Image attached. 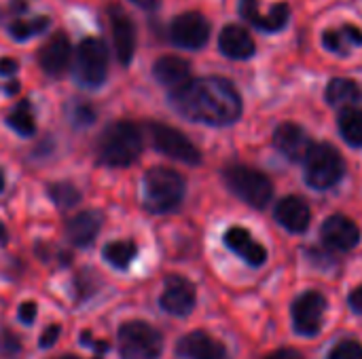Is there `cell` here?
Returning <instances> with one entry per match:
<instances>
[{"instance_id":"cell-1","label":"cell","mask_w":362,"mask_h":359,"mask_svg":"<svg viewBox=\"0 0 362 359\" xmlns=\"http://www.w3.org/2000/svg\"><path fill=\"white\" fill-rule=\"evenodd\" d=\"M172 104L182 116L206 125H231L242 114V97L223 76L191 78L172 91Z\"/></svg>"},{"instance_id":"cell-2","label":"cell","mask_w":362,"mask_h":359,"mask_svg":"<svg viewBox=\"0 0 362 359\" xmlns=\"http://www.w3.org/2000/svg\"><path fill=\"white\" fill-rule=\"evenodd\" d=\"M142 150V133L129 121L110 123L98 140V161L108 167L132 165Z\"/></svg>"},{"instance_id":"cell-3","label":"cell","mask_w":362,"mask_h":359,"mask_svg":"<svg viewBox=\"0 0 362 359\" xmlns=\"http://www.w3.org/2000/svg\"><path fill=\"white\" fill-rule=\"evenodd\" d=\"M185 178L170 167H153L144 174V203L155 214L176 209L185 199Z\"/></svg>"},{"instance_id":"cell-4","label":"cell","mask_w":362,"mask_h":359,"mask_svg":"<svg viewBox=\"0 0 362 359\" xmlns=\"http://www.w3.org/2000/svg\"><path fill=\"white\" fill-rule=\"evenodd\" d=\"M223 178H225V184L229 186V190L238 199L248 203L250 207L263 209L272 201V195H274L272 180L263 171H259L255 167L229 165L223 171Z\"/></svg>"},{"instance_id":"cell-5","label":"cell","mask_w":362,"mask_h":359,"mask_svg":"<svg viewBox=\"0 0 362 359\" xmlns=\"http://www.w3.org/2000/svg\"><path fill=\"white\" fill-rule=\"evenodd\" d=\"M305 180L312 188L327 190L335 186L346 171V163L339 150L331 144H314L305 157Z\"/></svg>"},{"instance_id":"cell-6","label":"cell","mask_w":362,"mask_h":359,"mask_svg":"<svg viewBox=\"0 0 362 359\" xmlns=\"http://www.w3.org/2000/svg\"><path fill=\"white\" fill-rule=\"evenodd\" d=\"M123 359H157L163 351V339L146 322H127L117 332Z\"/></svg>"},{"instance_id":"cell-7","label":"cell","mask_w":362,"mask_h":359,"mask_svg":"<svg viewBox=\"0 0 362 359\" xmlns=\"http://www.w3.org/2000/svg\"><path fill=\"white\" fill-rule=\"evenodd\" d=\"M74 74L85 87H100L108 74V49L100 38H83L74 59Z\"/></svg>"},{"instance_id":"cell-8","label":"cell","mask_w":362,"mask_h":359,"mask_svg":"<svg viewBox=\"0 0 362 359\" xmlns=\"http://www.w3.org/2000/svg\"><path fill=\"white\" fill-rule=\"evenodd\" d=\"M148 133H151L153 146L161 154L176 159L180 163H187V165H197L202 161L197 146L182 131H178L170 125H163V123H151Z\"/></svg>"},{"instance_id":"cell-9","label":"cell","mask_w":362,"mask_h":359,"mask_svg":"<svg viewBox=\"0 0 362 359\" xmlns=\"http://www.w3.org/2000/svg\"><path fill=\"white\" fill-rule=\"evenodd\" d=\"M325 311H327V298L320 292L310 290V292L301 294L293 303V326H295V330L301 336H316L322 328Z\"/></svg>"},{"instance_id":"cell-10","label":"cell","mask_w":362,"mask_h":359,"mask_svg":"<svg viewBox=\"0 0 362 359\" xmlns=\"http://www.w3.org/2000/svg\"><path fill=\"white\" fill-rule=\"evenodd\" d=\"M170 38L182 49H202L210 38V23L197 11L182 13L174 17L170 25Z\"/></svg>"},{"instance_id":"cell-11","label":"cell","mask_w":362,"mask_h":359,"mask_svg":"<svg viewBox=\"0 0 362 359\" xmlns=\"http://www.w3.org/2000/svg\"><path fill=\"white\" fill-rule=\"evenodd\" d=\"M195 300H197V294H195V286L180 277V275H172L165 279V286H163V292H161V309L170 315H176V317H185L193 311L195 307Z\"/></svg>"},{"instance_id":"cell-12","label":"cell","mask_w":362,"mask_h":359,"mask_svg":"<svg viewBox=\"0 0 362 359\" xmlns=\"http://www.w3.org/2000/svg\"><path fill=\"white\" fill-rule=\"evenodd\" d=\"M108 19H110V32L115 40L117 57L123 66H129L134 53H136V28L132 17L125 13L119 4H108Z\"/></svg>"},{"instance_id":"cell-13","label":"cell","mask_w":362,"mask_h":359,"mask_svg":"<svg viewBox=\"0 0 362 359\" xmlns=\"http://www.w3.org/2000/svg\"><path fill=\"white\" fill-rule=\"evenodd\" d=\"M320 237L329 250L350 252L361 241V231H358L354 220H350L348 216L335 214V216L325 220V224L320 229Z\"/></svg>"},{"instance_id":"cell-14","label":"cell","mask_w":362,"mask_h":359,"mask_svg":"<svg viewBox=\"0 0 362 359\" xmlns=\"http://www.w3.org/2000/svg\"><path fill=\"white\" fill-rule=\"evenodd\" d=\"M72 55L70 38L64 32H55L38 51V63L49 76H62L68 70Z\"/></svg>"},{"instance_id":"cell-15","label":"cell","mask_w":362,"mask_h":359,"mask_svg":"<svg viewBox=\"0 0 362 359\" xmlns=\"http://www.w3.org/2000/svg\"><path fill=\"white\" fill-rule=\"evenodd\" d=\"M274 144L286 159H291L295 163L305 161L308 152L314 146L310 135L295 123H282L274 133Z\"/></svg>"},{"instance_id":"cell-16","label":"cell","mask_w":362,"mask_h":359,"mask_svg":"<svg viewBox=\"0 0 362 359\" xmlns=\"http://www.w3.org/2000/svg\"><path fill=\"white\" fill-rule=\"evenodd\" d=\"M240 11H242V17L252 23L255 28L259 30H265V32H278L286 25L288 17H291V8L286 2H280V4H274L269 13H263L259 8V0H240Z\"/></svg>"},{"instance_id":"cell-17","label":"cell","mask_w":362,"mask_h":359,"mask_svg":"<svg viewBox=\"0 0 362 359\" xmlns=\"http://www.w3.org/2000/svg\"><path fill=\"white\" fill-rule=\"evenodd\" d=\"M176 353L185 359H229L225 345L202 330L182 336Z\"/></svg>"},{"instance_id":"cell-18","label":"cell","mask_w":362,"mask_h":359,"mask_svg":"<svg viewBox=\"0 0 362 359\" xmlns=\"http://www.w3.org/2000/svg\"><path fill=\"white\" fill-rule=\"evenodd\" d=\"M276 220L288 231V233H305L312 222L310 205L301 197H284L276 205Z\"/></svg>"},{"instance_id":"cell-19","label":"cell","mask_w":362,"mask_h":359,"mask_svg":"<svg viewBox=\"0 0 362 359\" xmlns=\"http://www.w3.org/2000/svg\"><path fill=\"white\" fill-rule=\"evenodd\" d=\"M225 245L252 267H261L267 260V250L242 226H233L225 233Z\"/></svg>"},{"instance_id":"cell-20","label":"cell","mask_w":362,"mask_h":359,"mask_svg":"<svg viewBox=\"0 0 362 359\" xmlns=\"http://www.w3.org/2000/svg\"><path fill=\"white\" fill-rule=\"evenodd\" d=\"M153 74H155V78H157L161 85H165V87H170L172 91H176V89L185 87V85L191 80V66H189V61L182 59V57L163 55V57H159V59L155 61Z\"/></svg>"},{"instance_id":"cell-21","label":"cell","mask_w":362,"mask_h":359,"mask_svg":"<svg viewBox=\"0 0 362 359\" xmlns=\"http://www.w3.org/2000/svg\"><path fill=\"white\" fill-rule=\"evenodd\" d=\"M218 47L231 59H248L255 55V40L250 32L235 23H229L223 28L218 36Z\"/></svg>"},{"instance_id":"cell-22","label":"cell","mask_w":362,"mask_h":359,"mask_svg":"<svg viewBox=\"0 0 362 359\" xmlns=\"http://www.w3.org/2000/svg\"><path fill=\"white\" fill-rule=\"evenodd\" d=\"M102 226V216L98 212H81L72 216L66 224V233L74 245H89Z\"/></svg>"},{"instance_id":"cell-23","label":"cell","mask_w":362,"mask_h":359,"mask_svg":"<svg viewBox=\"0 0 362 359\" xmlns=\"http://www.w3.org/2000/svg\"><path fill=\"white\" fill-rule=\"evenodd\" d=\"M322 40H325V47L329 51H333L337 55H350L354 49L362 47V30L348 23V25L325 32Z\"/></svg>"},{"instance_id":"cell-24","label":"cell","mask_w":362,"mask_h":359,"mask_svg":"<svg viewBox=\"0 0 362 359\" xmlns=\"http://www.w3.org/2000/svg\"><path fill=\"white\" fill-rule=\"evenodd\" d=\"M362 99L361 85L352 78H333L327 87V102L331 106H346L358 104Z\"/></svg>"},{"instance_id":"cell-25","label":"cell","mask_w":362,"mask_h":359,"mask_svg":"<svg viewBox=\"0 0 362 359\" xmlns=\"http://www.w3.org/2000/svg\"><path fill=\"white\" fill-rule=\"evenodd\" d=\"M339 131L350 146H362V110L361 108H344L339 114Z\"/></svg>"},{"instance_id":"cell-26","label":"cell","mask_w":362,"mask_h":359,"mask_svg":"<svg viewBox=\"0 0 362 359\" xmlns=\"http://www.w3.org/2000/svg\"><path fill=\"white\" fill-rule=\"evenodd\" d=\"M136 252L138 248L134 241H115L104 248V258L117 269H127L129 262L136 258Z\"/></svg>"},{"instance_id":"cell-27","label":"cell","mask_w":362,"mask_h":359,"mask_svg":"<svg viewBox=\"0 0 362 359\" xmlns=\"http://www.w3.org/2000/svg\"><path fill=\"white\" fill-rule=\"evenodd\" d=\"M8 125L19 133V135H25V138H30V135H34V131H36V121H34V114H32V110H30V104L23 99V102H19L15 108H13V112L8 114Z\"/></svg>"},{"instance_id":"cell-28","label":"cell","mask_w":362,"mask_h":359,"mask_svg":"<svg viewBox=\"0 0 362 359\" xmlns=\"http://www.w3.org/2000/svg\"><path fill=\"white\" fill-rule=\"evenodd\" d=\"M49 25V19L47 17H34V19H15L11 25H8V34L15 38V40H25L34 34H40L45 28Z\"/></svg>"},{"instance_id":"cell-29","label":"cell","mask_w":362,"mask_h":359,"mask_svg":"<svg viewBox=\"0 0 362 359\" xmlns=\"http://www.w3.org/2000/svg\"><path fill=\"white\" fill-rule=\"evenodd\" d=\"M49 195L59 207H70L78 201V190L72 184H53Z\"/></svg>"},{"instance_id":"cell-30","label":"cell","mask_w":362,"mask_h":359,"mask_svg":"<svg viewBox=\"0 0 362 359\" xmlns=\"http://www.w3.org/2000/svg\"><path fill=\"white\" fill-rule=\"evenodd\" d=\"M327 359H362V345L356 341H341L331 349Z\"/></svg>"},{"instance_id":"cell-31","label":"cell","mask_w":362,"mask_h":359,"mask_svg":"<svg viewBox=\"0 0 362 359\" xmlns=\"http://www.w3.org/2000/svg\"><path fill=\"white\" fill-rule=\"evenodd\" d=\"M19 320H21V324H25V326H30L34 320H36V303H23L21 307H19Z\"/></svg>"},{"instance_id":"cell-32","label":"cell","mask_w":362,"mask_h":359,"mask_svg":"<svg viewBox=\"0 0 362 359\" xmlns=\"http://www.w3.org/2000/svg\"><path fill=\"white\" fill-rule=\"evenodd\" d=\"M17 70H19L17 59H13V57H2V59H0V74H4V76H13Z\"/></svg>"},{"instance_id":"cell-33","label":"cell","mask_w":362,"mask_h":359,"mask_svg":"<svg viewBox=\"0 0 362 359\" xmlns=\"http://www.w3.org/2000/svg\"><path fill=\"white\" fill-rule=\"evenodd\" d=\"M59 332H62V328L59 326H51L45 334H42V339H40V347H51L55 341H57V336H59Z\"/></svg>"},{"instance_id":"cell-34","label":"cell","mask_w":362,"mask_h":359,"mask_svg":"<svg viewBox=\"0 0 362 359\" xmlns=\"http://www.w3.org/2000/svg\"><path fill=\"white\" fill-rule=\"evenodd\" d=\"M81 343H83V345H89V347H93L98 353H102V351H106V349H108V345H106V343L91 339V334H89V332H83V334H81Z\"/></svg>"},{"instance_id":"cell-35","label":"cell","mask_w":362,"mask_h":359,"mask_svg":"<svg viewBox=\"0 0 362 359\" xmlns=\"http://www.w3.org/2000/svg\"><path fill=\"white\" fill-rule=\"evenodd\" d=\"M348 303H350L352 311H356L358 315H362V286H358L356 290H352V294H350Z\"/></svg>"},{"instance_id":"cell-36","label":"cell","mask_w":362,"mask_h":359,"mask_svg":"<svg viewBox=\"0 0 362 359\" xmlns=\"http://www.w3.org/2000/svg\"><path fill=\"white\" fill-rule=\"evenodd\" d=\"M265 359H303V355L295 349H280V351H274L272 355H267Z\"/></svg>"},{"instance_id":"cell-37","label":"cell","mask_w":362,"mask_h":359,"mask_svg":"<svg viewBox=\"0 0 362 359\" xmlns=\"http://www.w3.org/2000/svg\"><path fill=\"white\" fill-rule=\"evenodd\" d=\"M132 2H136L138 6H142V8H146V11H153V8L159 6L161 0H132Z\"/></svg>"},{"instance_id":"cell-38","label":"cell","mask_w":362,"mask_h":359,"mask_svg":"<svg viewBox=\"0 0 362 359\" xmlns=\"http://www.w3.org/2000/svg\"><path fill=\"white\" fill-rule=\"evenodd\" d=\"M6 239V233H4V226L0 224V241H4Z\"/></svg>"},{"instance_id":"cell-39","label":"cell","mask_w":362,"mask_h":359,"mask_svg":"<svg viewBox=\"0 0 362 359\" xmlns=\"http://www.w3.org/2000/svg\"><path fill=\"white\" fill-rule=\"evenodd\" d=\"M4 190V174L0 171V193Z\"/></svg>"},{"instance_id":"cell-40","label":"cell","mask_w":362,"mask_h":359,"mask_svg":"<svg viewBox=\"0 0 362 359\" xmlns=\"http://www.w3.org/2000/svg\"><path fill=\"white\" fill-rule=\"evenodd\" d=\"M55 359H81V358H76V355H62V358H55ZM95 359H100V358H95Z\"/></svg>"}]
</instances>
